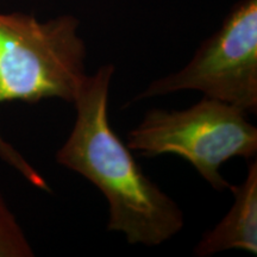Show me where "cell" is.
Returning <instances> with one entry per match:
<instances>
[{"instance_id":"cell-4","label":"cell","mask_w":257,"mask_h":257,"mask_svg":"<svg viewBox=\"0 0 257 257\" xmlns=\"http://www.w3.org/2000/svg\"><path fill=\"white\" fill-rule=\"evenodd\" d=\"M181 91L257 111V0L233 5L218 30L179 72L153 81L134 101Z\"/></svg>"},{"instance_id":"cell-3","label":"cell","mask_w":257,"mask_h":257,"mask_svg":"<svg viewBox=\"0 0 257 257\" xmlns=\"http://www.w3.org/2000/svg\"><path fill=\"white\" fill-rule=\"evenodd\" d=\"M239 107L204 96L179 111L153 108L126 135L130 150L146 157L175 154L191 163L212 188L230 184L220 167L233 157L251 159L257 153V128Z\"/></svg>"},{"instance_id":"cell-2","label":"cell","mask_w":257,"mask_h":257,"mask_svg":"<svg viewBox=\"0 0 257 257\" xmlns=\"http://www.w3.org/2000/svg\"><path fill=\"white\" fill-rule=\"evenodd\" d=\"M79 21L63 15L40 22L31 15L0 14V105L57 98L74 104L88 74ZM0 156L32 185L44 179L0 136Z\"/></svg>"},{"instance_id":"cell-1","label":"cell","mask_w":257,"mask_h":257,"mask_svg":"<svg viewBox=\"0 0 257 257\" xmlns=\"http://www.w3.org/2000/svg\"><path fill=\"white\" fill-rule=\"evenodd\" d=\"M113 64L87 75L74 105L76 119L56 161L92 182L108 204L107 230L128 244L156 246L182 230L184 212L144 174L108 119Z\"/></svg>"},{"instance_id":"cell-5","label":"cell","mask_w":257,"mask_h":257,"mask_svg":"<svg viewBox=\"0 0 257 257\" xmlns=\"http://www.w3.org/2000/svg\"><path fill=\"white\" fill-rule=\"evenodd\" d=\"M229 189L233 204L226 216L213 229L202 234L194 248V256L208 257L231 249L257 253V163L249 165L242 184Z\"/></svg>"},{"instance_id":"cell-6","label":"cell","mask_w":257,"mask_h":257,"mask_svg":"<svg viewBox=\"0 0 257 257\" xmlns=\"http://www.w3.org/2000/svg\"><path fill=\"white\" fill-rule=\"evenodd\" d=\"M30 242L4 197L0 194V257L34 256Z\"/></svg>"}]
</instances>
